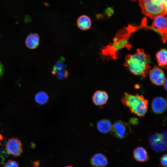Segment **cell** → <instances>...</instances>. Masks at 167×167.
<instances>
[{"label":"cell","instance_id":"6da1fadb","mask_svg":"<svg viewBox=\"0 0 167 167\" xmlns=\"http://www.w3.org/2000/svg\"><path fill=\"white\" fill-rule=\"evenodd\" d=\"M151 58L143 49L138 48L136 53L125 56L123 65L134 75L144 78L151 70Z\"/></svg>","mask_w":167,"mask_h":167},{"label":"cell","instance_id":"7a4b0ae2","mask_svg":"<svg viewBox=\"0 0 167 167\" xmlns=\"http://www.w3.org/2000/svg\"><path fill=\"white\" fill-rule=\"evenodd\" d=\"M121 102L131 113L139 117L143 116L147 112L148 101L143 95L125 92L121 99Z\"/></svg>","mask_w":167,"mask_h":167},{"label":"cell","instance_id":"3957f363","mask_svg":"<svg viewBox=\"0 0 167 167\" xmlns=\"http://www.w3.org/2000/svg\"><path fill=\"white\" fill-rule=\"evenodd\" d=\"M142 13L151 19L167 14L163 0H139Z\"/></svg>","mask_w":167,"mask_h":167},{"label":"cell","instance_id":"277c9868","mask_svg":"<svg viewBox=\"0 0 167 167\" xmlns=\"http://www.w3.org/2000/svg\"><path fill=\"white\" fill-rule=\"evenodd\" d=\"M151 27L155 29L160 33L163 42L167 41V16L159 15L156 17Z\"/></svg>","mask_w":167,"mask_h":167},{"label":"cell","instance_id":"5b68a950","mask_svg":"<svg viewBox=\"0 0 167 167\" xmlns=\"http://www.w3.org/2000/svg\"><path fill=\"white\" fill-rule=\"evenodd\" d=\"M6 149L9 154L15 156H19L23 152L21 141L14 137L8 139L6 144Z\"/></svg>","mask_w":167,"mask_h":167},{"label":"cell","instance_id":"8992f818","mask_svg":"<svg viewBox=\"0 0 167 167\" xmlns=\"http://www.w3.org/2000/svg\"><path fill=\"white\" fill-rule=\"evenodd\" d=\"M112 132L114 135L119 139L125 137L131 132V129L128 125L122 121L115 122L112 125Z\"/></svg>","mask_w":167,"mask_h":167},{"label":"cell","instance_id":"52a82bcc","mask_svg":"<svg viewBox=\"0 0 167 167\" xmlns=\"http://www.w3.org/2000/svg\"><path fill=\"white\" fill-rule=\"evenodd\" d=\"M151 148L158 152L165 151L167 148V144L162 139L160 134L155 133L151 135L149 139Z\"/></svg>","mask_w":167,"mask_h":167},{"label":"cell","instance_id":"ba28073f","mask_svg":"<svg viewBox=\"0 0 167 167\" xmlns=\"http://www.w3.org/2000/svg\"><path fill=\"white\" fill-rule=\"evenodd\" d=\"M149 76L152 83L157 86L163 84L165 79L164 72L155 65L151 70L149 73Z\"/></svg>","mask_w":167,"mask_h":167},{"label":"cell","instance_id":"9c48e42d","mask_svg":"<svg viewBox=\"0 0 167 167\" xmlns=\"http://www.w3.org/2000/svg\"><path fill=\"white\" fill-rule=\"evenodd\" d=\"M153 112L156 114H160L164 112L167 108V102L162 97H157L152 101L151 104Z\"/></svg>","mask_w":167,"mask_h":167},{"label":"cell","instance_id":"30bf717a","mask_svg":"<svg viewBox=\"0 0 167 167\" xmlns=\"http://www.w3.org/2000/svg\"><path fill=\"white\" fill-rule=\"evenodd\" d=\"M90 162L93 167H105L108 164V161L105 155L101 153H98L91 157Z\"/></svg>","mask_w":167,"mask_h":167},{"label":"cell","instance_id":"8fae6325","mask_svg":"<svg viewBox=\"0 0 167 167\" xmlns=\"http://www.w3.org/2000/svg\"><path fill=\"white\" fill-rule=\"evenodd\" d=\"M109 96L107 93L105 91L97 90L93 94L92 100L94 104L98 106L105 105L108 101Z\"/></svg>","mask_w":167,"mask_h":167},{"label":"cell","instance_id":"7c38bea8","mask_svg":"<svg viewBox=\"0 0 167 167\" xmlns=\"http://www.w3.org/2000/svg\"><path fill=\"white\" fill-rule=\"evenodd\" d=\"M40 43V36L36 33L29 34L27 36L25 41V44L26 47L32 49L37 48L39 45Z\"/></svg>","mask_w":167,"mask_h":167},{"label":"cell","instance_id":"4fadbf2b","mask_svg":"<svg viewBox=\"0 0 167 167\" xmlns=\"http://www.w3.org/2000/svg\"><path fill=\"white\" fill-rule=\"evenodd\" d=\"M133 156L134 159L139 162L147 161L149 158L147 151L142 147H139L134 149L133 152Z\"/></svg>","mask_w":167,"mask_h":167},{"label":"cell","instance_id":"5bb4252c","mask_svg":"<svg viewBox=\"0 0 167 167\" xmlns=\"http://www.w3.org/2000/svg\"><path fill=\"white\" fill-rule=\"evenodd\" d=\"M76 24L80 29L83 31L86 30L91 28V20L88 16L85 15H82L78 18Z\"/></svg>","mask_w":167,"mask_h":167},{"label":"cell","instance_id":"9a60e30c","mask_svg":"<svg viewBox=\"0 0 167 167\" xmlns=\"http://www.w3.org/2000/svg\"><path fill=\"white\" fill-rule=\"evenodd\" d=\"M156 58L159 66L167 70V49H162L158 51Z\"/></svg>","mask_w":167,"mask_h":167},{"label":"cell","instance_id":"2e32d148","mask_svg":"<svg viewBox=\"0 0 167 167\" xmlns=\"http://www.w3.org/2000/svg\"><path fill=\"white\" fill-rule=\"evenodd\" d=\"M112 125L110 121L106 119L99 121L97 124V128L100 132L107 134L111 131Z\"/></svg>","mask_w":167,"mask_h":167},{"label":"cell","instance_id":"e0dca14e","mask_svg":"<svg viewBox=\"0 0 167 167\" xmlns=\"http://www.w3.org/2000/svg\"><path fill=\"white\" fill-rule=\"evenodd\" d=\"M49 98L48 95L43 91L38 92L35 96V101L40 105H43L46 103L48 102Z\"/></svg>","mask_w":167,"mask_h":167},{"label":"cell","instance_id":"ac0fdd59","mask_svg":"<svg viewBox=\"0 0 167 167\" xmlns=\"http://www.w3.org/2000/svg\"><path fill=\"white\" fill-rule=\"evenodd\" d=\"M4 167H19V164L15 161L10 159L5 164Z\"/></svg>","mask_w":167,"mask_h":167},{"label":"cell","instance_id":"d6986e66","mask_svg":"<svg viewBox=\"0 0 167 167\" xmlns=\"http://www.w3.org/2000/svg\"><path fill=\"white\" fill-rule=\"evenodd\" d=\"M159 165L163 167H167V153L164 154L161 157Z\"/></svg>","mask_w":167,"mask_h":167},{"label":"cell","instance_id":"ffe728a7","mask_svg":"<svg viewBox=\"0 0 167 167\" xmlns=\"http://www.w3.org/2000/svg\"><path fill=\"white\" fill-rule=\"evenodd\" d=\"M160 134L163 140L167 144V132H163Z\"/></svg>","mask_w":167,"mask_h":167},{"label":"cell","instance_id":"44dd1931","mask_svg":"<svg viewBox=\"0 0 167 167\" xmlns=\"http://www.w3.org/2000/svg\"><path fill=\"white\" fill-rule=\"evenodd\" d=\"M4 73V68L2 63L0 62V78L2 76Z\"/></svg>","mask_w":167,"mask_h":167},{"label":"cell","instance_id":"7402d4cb","mask_svg":"<svg viewBox=\"0 0 167 167\" xmlns=\"http://www.w3.org/2000/svg\"><path fill=\"white\" fill-rule=\"evenodd\" d=\"M130 122L133 125L136 124L138 123V120L136 118H131L130 120Z\"/></svg>","mask_w":167,"mask_h":167},{"label":"cell","instance_id":"603a6c76","mask_svg":"<svg viewBox=\"0 0 167 167\" xmlns=\"http://www.w3.org/2000/svg\"><path fill=\"white\" fill-rule=\"evenodd\" d=\"M32 163L33 165V167H37L39 166L40 163L39 161L32 162Z\"/></svg>","mask_w":167,"mask_h":167},{"label":"cell","instance_id":"cb8c5ba5","mask_svg":"<svg viewBox=\"0 0 167 167\" xmlns=\"http://www.w3.org/2000/svg\"><path fill=\"white\" fill-rule=\"evenodd\" d=\"M163 86L165 89L167 91V78L165 79L163 83Z\"/></svg>","mask_w":167,"mask_h":167},{"label":"cell","instance_id":"d4e9b609","mask_svg":"<svg viewBox=\"0 0 167 167\" xmlns=\"http://www.w3.org/2000/svg\"><path fill=\"white\" fill-rule=\"evenodd\" d=\"M163 2L167 12V0H163Z\"/></svg>","mask_w":167,"mask_h":167},{"label":"cell","instance_id":"484cf974","mask_svg":"<svg viewBox=\"0 0 167 167\" xmlns=\"http://www.w3.org/2000/svg\"><path fill=\"white\" fill-rule=\"evenodd\" d=\"M3 137L2 135L0 134V142L1 141L3 140Z\"/></svg>","mask_w":167,"mask_h":167},{"label":"cell","instance_id":"4316f807","mask_svg":"<svg viewBox=\"0 0 167 167\" xmlns=\"http://www.w3.org/2000/svg\"><path fill=\"white\" fill-rule=\"evenodd\" d=\"M65 167H73V166H71V165H69L66 166H65Z\"/></svg>","mask_w":167,"mask_h":167},{"label":"cell","instance_id":"83f0119b","mask_svg":"<svg viewBox=\"0 0 167 167\" xmlns=\"http://www.w3.org/2000/svg\"><path fill=\"white\" fill-rule=\"evenodd\" d=\"M131 0L135 1H136V0Z\"/></svg>","mask_w":167,"mask_h":167},{"label":"cell","instance_id":"f1b7e54d","mask_svg":"<svg viewBox=\"0 0 167 167\" xmlns=\"http://www.w3.org/2000/svg\"><path fill=\"white\" fill-rule=\"evenodd\" d=\"M166 100H167V98H166Z\"/></svg>","mask_w":167,"mask_h":167}]
</instances>
